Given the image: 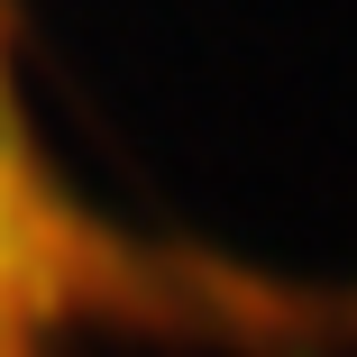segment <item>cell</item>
Returning a JSON list of instances; mask_svg holds the SVG:
<instances>
[{
    "label": "cell",
    "instance_id": "1",
    "mask_svg": "<svg viewBox=\"0 0 357 357\" xmlns=\"http://www.w3.org/2000/svg\"><path fill=\"white\" fill-rule=\"evenodd\" d=\"M101 303H119L110 248L55 202L37 156L0 119V357H46Z\"/></svg>",
    "mask_w": 357,
    "mask_h": 357
}]
</instances>
